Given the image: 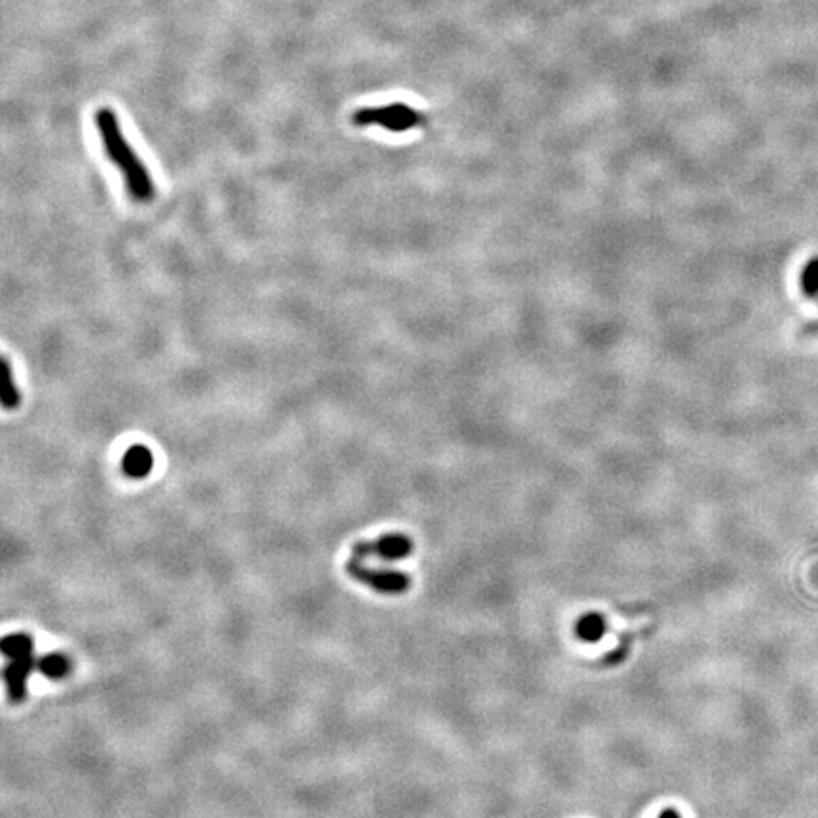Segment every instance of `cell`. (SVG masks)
Masks as SVG:
<instances>
[{"instance_id":"cell-3","label":"cell","mask_w":818,"mask_h":818,"mask_svg":"<svg viewBox=\"0 0 818 818\" xmlns=\"http://www.w3.org/2000/svg\"><path fill=\"white\" fill-rule=\"evenodd\" d=\"M352 123L360 127L377 125L392 133H404L427 123V116L405 103H390L385 106H364L352 114Z\"/></svg>"},{"instance_id":"cell-10","label":"cell","mask_w":818,"mask_h":818,"mask_svg":"<svg viewBox=\"0 0 818 818\" xmlns=\"http://www.w3.org/2000/svg\"><path fill=\"white\" fill-rule=\"evenodd\" d=\"M799 287L806 298H818V256L811 258L801 270Z\"/></svg>"},{"instance_id":"cell-8","label":"cell","mask_w":818,"mask_h":818,"mask_svg":"<svg viewBox=\"0 0 818 818\" xmlns=\"http://www.w3.org/2000/svg\"><path fill=\"white\" fill-rule=\"evenodd\" d=\"M606 631V622L601 614H586L576 624V634L586 642H597Z\"/></svg>"},{"instance_id":"cell-2","label":"cell","mask_w":818,"mask_h":818,"mask_svg":"<svg viewBox=\"0 0 818 818\" xmlns=\"http://www.w3.org/2000/svg\"><path fill=\"white\" fill-rule=\"evenodd\" d=\"M3 654L10 659L4 669V680L12 701H23L27 692V679L36 669L35 642L25 633L8 634L3 639Z\"/></svg>"},{"instance_id":"cell-9","label":"cell","mask_w":818,"mask_h":818,"mask_svg":"<svg viewBox=\"0 0 818 818\" xmlns=\"http://www.w3.org/2000/svg\"><path fill=\"white\" fill-rule=\"evenodd\" d=\"M36 669L44 676H48V679L58 680V679H63V676L68 674L70 661L63 654H50V656H44L42 659H38Z\"/></svg>"},{"instance_id":"cell-6","label":"cell","mask_w":818,"mask_h":818,"mask_svg":"<svg viewBox=\"0 0 818 818\" xmlns=\"http://www.w3.org/2000/svg\"><path fill=\"white\" fill-rule=\"evenodd\" d=\"M153 468V455L145 445H133L125 451L122 459V470L125 476L140 479L146 477Z\"/></svg>"},{"instance_id":"cell-1","label":"cell","mask_w":818,"mask_h":818,"mask_svg":"<svg viewBox=\"0 0 818 818\" xmlns=\"http://www.w3.org/2000/svg\"><path fill=\"white\" fill-rule=\"evenodd\" d=\"M95 127L98 138H101L105 156L118 167L125 182V190L131 200L143 205L152 203L153 197H156V186H153V180L143 160L137 156L133 146L127 143L116 112L108 106L98 108L95 112Z\"/></svg>"},{"instance_id":"cell-7","label":"cell","mask_w":818,"mask_h":818,"mask_svg":"<svg viewBox=\"0 0 818 818\" xmlns=\"http://www.w3.org/2000/svg\"><path fill=\"white\" fill-rule=\"evenodd\" d=\"M0 377H3V385H0V404L12 412L21 405V390L16 383V375H13L12 364L6 357H3V366H0Z\"/></svg>"},{"instance_id":"cell-5","label":"cell","mask_w":818,"mask_h":818,"mask_svg":"<svg viewBox=\"0 0 818 818\" xmlns=\"http://www.w3.org/2000/svg\"><path fill=\"white\" fill-rule=\"evenodd\" d=\"M413 552V542L405 534H385L374 542H358L352 547V557L368 559L379 557L385 561H398Z\"/></svg>"},{"instance_id":"cell-11","label":"cell","mask_w":818,"mask_h":818,"mask_svg":"<svg viewBox=\"0 0 818 818\" xmlns=\"http://www.w3.org/2000/svg\"><path fill=\"white\" fill-rule=\"evenodd\" d=\"M659 818H680V814L676 813L674 809H667V811H663V813L659 814Z\"/></svg>"},{"instance_id":"cell-4","label":"cell","mask_w":818,"mask_h":818,"mask_svg":"<svg viewBox=\"0 0 818 818\" xmlns=\"http://www.w3.org/2000/svg\"><path fill=\"white\" fill-rule=\"evenodd\" d=\"M347 572L355 578V580L374 587L379 594H390V595H398L404 594V591L412 584V580L398 570H375L364 567V561L352 557L347 562Z\"/></svg>"}]
</instances>
